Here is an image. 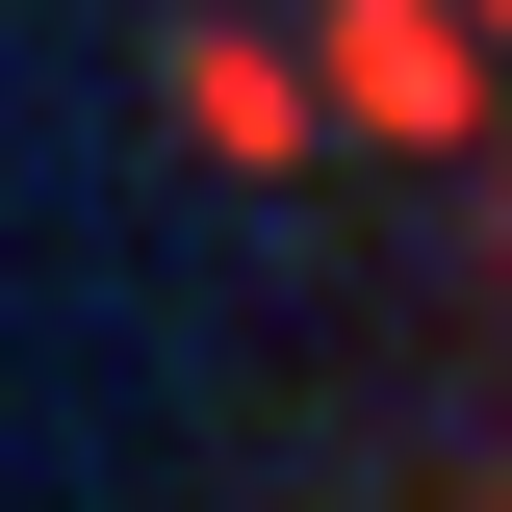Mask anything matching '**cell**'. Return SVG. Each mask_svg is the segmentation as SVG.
<instances>
[{
    "label": "cell",
    "mask_w": 512,
    "mask_h": 512,
    "mask_svg": "<svg viewBox=\"0 0 512 512\" xmlns=\"http://www.w3.org/2000/svg\"><path fill=\"white\" fill-rule=\"evenodd\" d=\"M487 26H461V0H333L308 26V128L333 154H461V128H487Z\"/></svg>",
    "instance_id": "1"
},
{
    "label": "cell",
    "mask_w": 512,
    "mask_h": 512,
    "mask_svg": "<svg viewBox=\"0 0 512 512\" xmlns=\"http://www.w3.org/2000/svg\"><path fill=\"white\" fill-rule=\"evenodd\" d=\"M180 154H231V180L333 154V128H308V52H256V26H205V52H180Z\"/></svg>",
    "instance_id": "2"
},
{
    "label": "cell",
    "mask_w": 512,
    "mask_h": 512,
    "mask_svg": "<svg viewBox=\"0 0 512 512\" xmlns=\"http://www.w3.org/2000/svg\"><path fill=\"white\" fill-rule=\"evenodd\" d=\"M487 205H512V103H487Z\"/></svg>",
    "instance_id": "3"
},
{
    "label": "cell",
    "mask_w": 512,
    "mask_h": 512,
    "mask_svg": "<svg viewBox=\"0 0 512 512\" xmlns=\"http://www.w3.org/2000/svg\"><path fill=\"white\" fill-rule=\"evenodd\" d=\"M461 26H487V52H512V0H461Z\"/></svg>",
    "instance_id": "4"
}]
</instances>
